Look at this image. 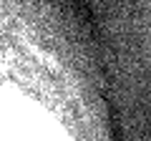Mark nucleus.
Listing matches in <instances>:
<instances>
[{
  "instance_id": "1",
  "label": "nucleus",
  "mask_w": 151,
  "mask_h": 141,
  "mask_svg": "<svg viewBox=\"0 0 151 141\" xmlns=\"http://www.w3.org/2000/svg\"><path fill=\"white\" fill-rule=\"evenodd\" d=\"M0 141H124L81 0H0Z\"/></svg>"
}]
</instances>
